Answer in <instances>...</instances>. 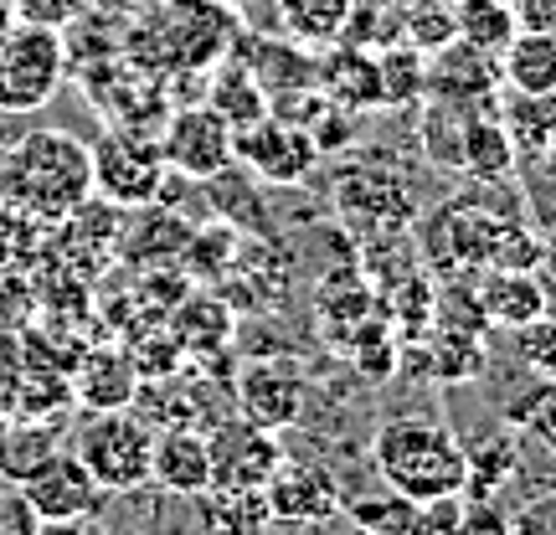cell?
Listing matches in <instances>:
<instances>
[{"mask_svg":"<svg viewBox=\"0 0 556 535\" xmlns=\"http://www.w3.org/2000/svg\"><path fill=\"white\" fill-rule=\"evenodd\" d=\"M58 448H62L58 433H52L41 417H26V412H21L16 422H5V428H0V474L21 484V479H26L41 463V458H52Z\"/></svg>","mask_w":556,"mask_h":535,"instance_id":"d4e9b609","label":"cell"},{"mask_svg":"<svg viewBox=\"0 0 556 535\" xmlns=\"http://www.w3.org/2000/svg\"><path fill=\"white\" fill-rule=\"evenodd\" d=\"M448 535H516V520L500 499H464L458 525Z\"/></svg>","mask_w":556,"mask_h":535,"instance_id":"d6a6232c","label":"cell"},{"mask_svg":"<svg viewBox=\"0 0 556 535\" xmlns=\"http://www.w3.org/2000/svg\"><path fill=\"white\" fill-rule=\"evenodd\" d=\"M206 443H212V489H263L268 474L283 463L278 433H263L242 417L212 433Z\"/></svg>","mask_w":556,"mask_h":535,"instance_id":"8fae6325","label":"cell"},{"mask_svg":"<svg viewBox=\"0 0 556 535\" xmlns=\"http://www.w3.org/2000/svg\"><path fill=\"white\" fill-rule=\"evenodd\" d=\"M536 278L546 289H556V227L541 238V263H536Z\"/></svg>","mask_w":556,"mask_h":535,"instance_id":"74e56055","label":"cell"},{"mask_svg":"<svg viewBox=\"0 0 556 535\" xmlns=\"http://www.w3.org/2000/svg\"><path fill=\"white\" fill-rule=\"evenodd\" d=\"M11 16L21 26H47V31H67L73 21L88 16V0H11Z\"/></svg>","mask_w":556,"mask_h":535,"instance_id":"1f68e13d","label":"cell"},{"mask_svg":"<svg viewBox=\"0 0 556 535\" xmlns=\"http://www.w3.org/2000/svg\"><path fill=\"white\" fill-rule=\"evenodd\" d=\"M73 454L88 463L103 495H135L150 484V454H155V428L135 417L129 407L119 412H88L73 443Z\"/></svg>","mask_w":556,"mask_h":535,"instance_id":"3957f363","label":"cell"},{"mask_svg":"<svg viewBox=\"0 0 556 535\" xmlns=\"http://www.w3.org/2000/svg\"><path fill=\"white\" fill-rule=\"evenodd\" d=\"M150 484L176 499H201L212 489V443L197 428H160L150 454Z\"/></svg>","mask_w":556,"mask_h":535,"instance_id":"5bb4252c","label":"cell"},{"mask_svg":"<svg viewBox=\"0 0 556 535\" xmlns=\"http://www.w3.org/2000/svg\"><path fill=\"white\" fill-rule=\"evenodd\" d=\"M263 495H268L274 525H325L345 505L340 479L325 463H315V458H283L274 474H268Z\"/></svg>","mask_w":556,"mask_h":535,"instance_id":"ba28073f","label":"cell"},{"mask_svg":"<svg viewBox=\"0 0 556 535\" xmlns=\"http://www.w3.org/2000/svg\"><path fill=\"white\" fill-rule=\"evenodd\" d=\"M0 206H5V150H0Z\"/></svg>","mask_w":556,"mask_h":535,"instance_id":"60d3db41","label":"cell"},{"mask_svg":"<svg viewBox=\"0 0 556 535\" xmlns=\"http://www.w3.org/2000/svg\"><path fill=\"white\" fill-rule=\"evenodd\" d=\"M516 5V21L531 26V31H552L556 37V0H510Z\"/></svg>","mask_w":556,"mask_h":535,"instance_id":"8d00e7d4","label":"cell"},{"mask_svg":"<svg viewBox=\"0 0 556 535\" xmlns=\"http://www.w3.org/2000/svg\"><path fill=\"white\" fill-rule=\"evenodd\" d=\"M37 535H114V531H109V520L99 510H88V515H67V520H41Z\"/></svg>","mask_w":556,"mask_h":535,"instance_id":"d590c367","label":"cell"},{"mask_svg":"<svg viewBox=\"0 0 556 535\" xmlns=\"http://www.w3.org/2000/svg\"><path fill=\"white\" fill-rule=\"evenodd\" d=\"M381 73V103L387 109H413L428 99V52H417L413 41H387L377 47Z\"/></svg>","mask_w":556,"mask_h":535,"instance_id":"603a6c76","label":"cell"},{"mask_svg":"<svg viewBox=\"0 0 556 535\" xmlns=\"http://www.w3.org/2000/svg\"><path fill=\"white\" fill-rule=\"evenodd\" d=\"M93 196V150L67 129H26L5 150V206L21 221H67Z\"/></svg>","mask_w":556,"mask_h":535,"instance_id":"6da1fadb","label":"cell"},{"mask_svg":"<svg viewBox=\"0 0 556 535\" xmlns=\"http://www.w3.org/2000/svg\"><path fill=\"white\" fill-rule=\"evenodd\" d=\"M336 196L351 206V212H371L381 227H402V221L413 217V196H407V186H402L392 170H371V165H351L345 176L336 180Z\"/></svg>","mask_w":556,"mask_h":535,"instance_id":"d6986e66","label":"cell"},{"mask_svg":"<svg viewBox=\"0 0 556 535\" xmlns=\"http://www.w3.org/2000/svg\"><path fill=\"white\" fill-rule=\"evenodd\" d=\"M536 155L546 160V170H552V176H556V124H552V129H546V139H541V150H536Z\"/></svg>","mask_w":556,"mask_h":535,"instance_id":"f35d334b","label":"cell"},{"mask_svg":"<svg viewBox=\"0 0 556 535\" xmlns=\"http://www.w3.org/2000/svg\"><path fill=\"white\" fill-rule=\"evenodd\" d=\"M21 495H26V505L37 510V520L88 515V510L103 505L99 479L88 474V463H83L73 448H58L52 458H41L37 469L21 479Z\"/></svg>","mask_w":556,"mask_h":535,"instance_id":"30bf717a","label":"cell"},{"mask_svg":"<svg viewBox=\"0 0 556 535\" xmlns=\"http://www.w3.org/2000/svg\"><path fill=\"white\" fill-rule=\"evenodd\" d=\"M278 26L294 47L325 52L345 37V21H351V0H274Z\"/></svg>","mask_w":556,"mask_h":535,"instance_id":"44dd1931","label":"cell"},{"mask_svg":"<svg viewBox=\"0 0 556 535\" xmlns=\"http://www.w3.org/2000/svg\"><path fill=\"white\" fill-rule=\"evenodd\" d=\"M340 510H345V520H351L361 535H438L433 520H428V505L413 495H397V489L345 499Z\"/></svg>","mask_w":556,"mask_h":535,"instance_id":"ac0fdd59","label":"cell"},{"mask_svg":"<svg viewBox=\"0 0 556 535\" xmlns=\"http://www.w3.org/2000/svg\"><path fill=\"white\" fill-rule=\"evenodd\" d=\"M510 520H516V535H556V489L536 499H520Z\"/></svg>","mask_w":556,"mask_h":535,"instance_id":"836d02e7","label":"cell"},{"mask_svg":"<svg viewBox=\"0 0 556 535\" xmlns=\"http://www.w3.org/2000/svg\"><path fill=\"white\" fill-rule=\"evenodd\" d=\"M67 78V37L11 21L0 31V114H37Z\"/></svg>","mask_w":556,"mask_h":535,"instance_id":"277c9868","label":"cell"},{"mask_svg":"<svg viewBox=\"0 0 556 535\" xmlns=\"http://www.w3.org/2000/svg\"><path fill=\"white\" fill-rule=\"evenodd\" d=\"M510 345H516V360L531 371V377H556V315H536L531 324L510 330Z\"/></svg>","mask_w":556,"mask_h":535,"instance_id":"4dcf8cb0","label":"cell"},{"mask_svg":"<svg viewBox=\"0 0 556 535\" xmlns=\"http://www.w3.org/2000/svg\"><path fill=\"white\" fill-rule=\"evenodd\" d=\"M201 103H212L222 119L232 124V129H248V124H258L268 114V99H263V82L253 78V67H242V62H227L217 67V82H212V93Z\"/></svg>","mask_w":556,"mask_h":535,"instance_id":"cb8c5ba5","label":"cell"},{"mask_svg":"<svg viewBox=\"0 0 556 535\" xmlns=\"http://www.w3.org/2000/svg\"><path fill=\"white\" fill-rule=\"evenodd\" d=\"M41 520L21 489H0V535H37Z\"/></svg>","mask_w":556,"mask_h":535,"instance_id":"e575fe53","label":"cell"},{"mask_svg":"<svg viewBox=\"0 0 556 535\" xmlns=\"http://www.w3.org/2000/svg\"><path fill=\"white\" fill-rule=\"evenodd\" d=\"M505 422L520 428V433H531L536 443H546L556 454V377H536L531 392H520V397L505 407Z\"/></svg>","mask_w":556,"mask_h":535,"instance_id":"f546056e","label":"cell"},{"mask_svg":"<svg viewBox=\"0 0 556 535\" xmlns=\"http://www.w3.org/2000/svg\"><path fill=\"white\" fill-rule=\"evenodd\" d=\"M458 170L475 180H505L516 170V139L495 114V103H475L464 109L458 124Z\"/></svg>","mask_w":556,"mask_h":535,"instance_id":"9a60e30c","label":"cell"},{"mask_svg":"<svg viewBox=\"0 0 556 535\" xmlns=\"http://www.w3.org/2000/svg\"><path fill=\"white\" fill-rule=\"evenodd\" d=\"M67 381H73V407H83V412H119V407L135 402L144 377L135 371L129 351L99 345V351H83V356L73 360Z\"/></svg>","mask_w":556,"mask_h":535,"instance_id":"4fadbf2b","label":"cell"},{"mask_svg":"<svg viewBox=\"0 0 556 535\" xmlns=\"http://www.w3.org/2000/svg\"><path fill=\"white\" fill-rule=\"evenodd\" d=\"M88 150H93V196L114 201V206H155L160 201L165 180H170L160 135L119 124Z\"/></svg>","mask_w":556,"mask_h":535,"instance_id":"5b68a950","label":"cell"},{"mask_svg":"<svg viewBox=\"0 0 556 535\" xmlns=\"http://www.w3.org/2000/svg\"><path fill=\"white\" fill-rule=\"evenodd\" d=\"M402 41H413L417 52H443L458 41V0H397Z\"/></svg>","mask_w":556,"mask_h":535,"instance_id":"484cf974","label":"cell"},{"mask_svg":"<svg viewBox=\"0 0 556 535\" xmlns=\"http://www.w3.org/2000/svg\"><path fill=\"white\" fill-rule=\"evenodd\" d=\"M556 489V454L546 443H536L531 433H520L516 443V463H510V479H505V495L520 499H536V495H552Z\"/></svg>","mask_w":556,"mask_h":535,"instance_id":"f1b7e54d","label":"cell"},{"mask_svg":"<svg viewBox=\"0 0 556 535\" xmlns=\"http://www.w3.org/2000/svg\"><path fill=\"white\" fill-rule=\"evenodd\" d=\"M475 309L490 330H520L536 315H546V294H541V278L526 268H484L475 289Z\"/></svg>","mask_w":556,"mask_h":535,"instance_id":"2e32d148","label":"cell"},{"mask_svg":"<svg viewBox=\"0 0 556 535\" xmlns=\"http://www.w3.org/2000/svg\"><path fill=\"white\" fill-rule=\"evenodd\" d=\"M238 417L253 422L263 433H283L304 417V371L289 360H258V366H242L238 386H232Z\"/></svg>","mask_w":556,"mask_h":535,"instance_id":"9c48e42d","label":"cell"},{"mask_svg":"<svg viewBox=\"0 0 556 535\" xmlns=\"http://www.w3.org/2000/svg\"><path fill=\"white\" fill-rule=\"evenodd\" d=\"M11 21H16V16H11V0H0V31H5Z\"/></svg>","mask_w":556,"mask_h":535,"instance_id":"ab89813d","label":"cell"},{"mask_svg":"<svg viewBox=\"0 0 556 535\" xmlns=\"http://www.w3.org/2000/svg\"><path fill=\"white\" fill-rule=\"evenodd\" d=\"M206 520L217 535H268L274 510L263 489H206Z\"/></svg>","mask_w":556,"mask_h":535,"instance_id":"4316f807","label":"cell"},{"mask_svg":"<svg viewBox=\"0 0 556 535\" xmlns=\"http://www.w3.org/2000/svg\"><path fill=\"white\" fill-rule=\"evenodd\" d=\"M319 144L304 124L283 119V114H263L258 124L238 129V165H248L253 176L274 180V186H294L315 170Z\"/></svg>","mask_w":556,"mask_h":535,"instance_id":"52a82bcc","label":"cell"},{"mask_svg":"<svg viewBox=\"0 0 556 535\" xmlns=\"http://www.w3.org/2000/svg\"><path fill=\"white\" fill-rule=\"evenodd\" d=\"M371 463L387 489L413 499H443V495H464V474H469V454H464V437L422 412H392L377 422L371 433Z\"/></svg>","mask_w":556,"mask_h":535,"instance_id":"7a4b0ae2","label":"cell"},{"mask_svg":"<svg viewBox=\"0 0 556 535\" xmlns=\"http://www.w3.org/2000/svg\"><path fill=\"white\" fill-rule=\"evenodd\" d=\"M325 93L345 109H377L381 103V73H377V52L356 47V41H340V52L319 67Z\"/></svg>","mask_w":556,"mask_h":535,"instance_id":"ffe728a7","label":"cell"},{"mask_svg":"<svg viewBox=\"0 0 556 535\" xmlns=\"http://www.w3.org/2000/svg\"><path fill=\"white\" fill-rule=\"evenodd\" d=\"M495 93H500L495 52H484V47L458 37V41H448L443 52L428 58V99L475 109V103H495Z\"/></svg>","mask_w":556,"mask_h":535,"instance_id":"7c38bea8","label":"cell"},{"mask_svg":"<svg viewBox=\"0 0 556 535\" xmlns=\"http://www.w3.org/2000/svg\"><path fill=\"white\" fill-rule=\"evenodd\" d=\"M520 31L516 21V5L510 0H458V37L484 47V52H495Z\"/></svg>","mask_w":556,"mask_h":535,"instance_id":"83f0119b","label":"cell"},{"mask_svg":"<svg viewBox=\"0 0 556 535\" xmlns=\"http://www.w3.org/2000/svg\"><path fill=\"white\" fill-rule=\"evenodd\" d=\"M500 88L520 99H556V37L520 26L500 47Z\"/></svg>","mask_w":556,"mask_h":535,"instance_id":"e0dca14e","label":"cell"},{"mask_svg":"<svg viewBox=\"0 0 556 535\" xmlns=\"http://www.w3.org/2000/svg\"><path fill=\"white\" fill-rule=\"evenodd\" d=\"M516 443L520 428H495L479 443H464L469 454V474H464V499H500L505 495V479H510V463H516Z\"/></svg>","mask_w":556,"mask_h":535,"instance_id":"7402d4cb","label":"cell"},{"mask_svg":"<svg viewBox=\"0 0 556 535\" xmlns=\"http://www.w3.org/2000/svg\"><path fill=\"white\" fill-rule=\"evenodd\" d=\"M165 165L186 180H217L227 165H238V129L222 119L212 103H186L160 129Z\"/></svg>","mask_w":556,"mask_h":535,"instance_id":"8992f818","label":"cell"}]
</instances>
